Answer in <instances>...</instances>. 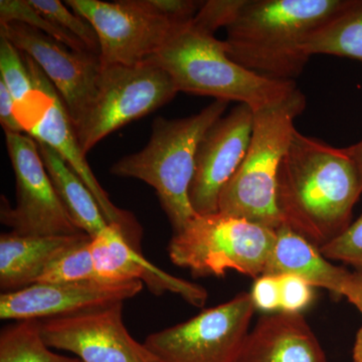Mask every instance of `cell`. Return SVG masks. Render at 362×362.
<instances>
[{
    "label": "cell",
    "instance_id": "d4e9b609",
    "mask_svg": "<svg viewBox=\"0 0 362 362\" xmlns=\"http://www.w3.org/2000/svg\"><path fill=\"white\" fill-rule=\"evenodd\" d=\"M42 16L77 37L92 54H100V42L95 28L89 21L70 11L58 0H28Z\"/></svg>",
    "mask_w": 362,
    "mask_h": 362
},
{
    "label": "cell",
    "instance_id": "4316f807",
    "mask_svg": "<svg viewBox=\"0 0 362 362\" xmlns=\"http://www.w3.org/2000/svg\"><path fill=\"white\" fill-rule=\"evenodd\" d=\"M326 259L362 268V214L349 228L334 240L320 247Z\"/></svg>",
    "mask_w": 362,
    "mask_h": 362
},
{
    "label": "cell",
    "instance_id": "8992f818",
    "mask_svg": "<svg viewBox=\"0 0 362 362\" xmlns=\"http://www.w3.org/2000/svg\"><path fill=\"white\" fill-rule=\"evenodd\" d=\"M276 230L223 213L197 214L173 233L168 256L194 277H223L235 271L252 278L266 272Z\"/></svg>",
    "mask_w": 362,
    "mask_h": 362
},
{
    "label": "cell",
    "instance_id": "9c48e42d",
    "mask_svg": "<svg viewBox=\"0 0 362 362\" xmlns=\"http://www.w3.org/2000/svg\"><path fill=\"white\" fill-rule=\"evenodd\" d=\"M255 309L251 293H240L143 343L158 362H235Z\"/></svg>",
    "mask_w": 362,
    "mask_h": 362
},
{
    "label": "cell",
    "instance_id": "7a4b0ae2",
    "mask_svg": "<svg viewBox=\"0 0 362 362\" xmlns=\"http://www.w3.org/2000/svg\"><path fill=\"white\" fill-rule=\"evenodd\" d=\"M352 0H246L226 30V52L262 77L295 82L310 57L312 35L339 16Z\"/></svg>",
    "mask_w": 362,
    "mask_h": 362
},
{
    "label": "cell",
    "instance_id": "30bf717a",
    "mask_svg": "<svg viewBox=\"0 0 362 362\" xmlns=\"http://www.w3.org/2000/svg\"><path fill=\"white\" fill-rule=\"evenodd\" d=\"M66 4L96 30L103 66L144 64L180 25L156 13L148 0H68Z\"/></svg>",
    "mask_w": 362,
    "mask_h": 362
},
{
    "label": "cell",
    "instance_id": "6da1fadb",
    "mask_svg": "<svg viewBox=\"0 0 362 362\" xmlns=\"http://www.w3.org/2000/svg\"><path fill=\"white\" fill-rule=\"evenodd\" d=\"M361 194V175L347 147L295 130L276 190L284 225L320 249L349 228Z\"/></svg>",
    "mask_w": 362,
    "mask_h": 362
},
{
    "label": "cell",
    "instance_id": "cb8c5ba5",
    "mask_svg": "<svg viewBox=\"0 0 362 362\" xmlns=\"http://www.w3.org/2000/svg\"><path fill=\"white\" fill-rule=\"evenodd\" d=\"M9 23H20L35 28L70 47L73 51L90 52L80 40L42 16L28 0L0 1V25Z\"/></svg>",
    "mask_w": 362,
    "mask_h": 362
},
{
    "label": "cell",
    "instance_id": "d6a6232c",
    "mask_svg": "<svg viewBox=\"0 0 362 362\" xmlns=\"http://www.w3.org/2000/svg\"><path fill=\"white\" fill-rule=\"evenodd\" d=\"M343 297L346 298L362 315V268L350 272L349 280L343 290Z\"/></svg>",
    "mask_w": 362,
    "mask_h": 362
},
{
    "label": "cell",
    "instance_id": "484cf974",
    "mask_svg": "<svg viewBox=\"0 0 362 362\" xmlns=\"http://www.w3.org/2000/svg\"><path fill=\"white\" fill-rule=\"evenodd\" d=\"M0 81L6 86L13 97L14 103H20L35 90L32 78L20 49L7 37L0 35Z\"/></svg>",
    "mask_w": 362,
    "mask_h": 362
},
{
    "label": "cell",
    "instance_id": "e0dca14e",
    "mask_svg": "<svg viewBox=\"0 0 362 362\" xmlns=\"http://www.w3.org/2000/svg\"><path fill=\"white\" fill-rule=\"evenodd\" d=\"M235 362H327L315 333L301 314L261 317Z\"/></svg>",
    "mask_w": 362,
    "mask_h": 362
},
{
    "label": "cell",
    "instance_id": "83f0119b",
    "mask_svg": "<svg viewBox=\"0 0 362 362\" xmlns=\"http://www.w3.org/2000/svg\"><path fill=\"white\" fill-rule=\"evenodd\" d=\"M246 0H209L202 2L199 13L192 20V25L214 35L218 28H228L242 11Z\"/></svg>",
    "mask_w": 362,
    "mask_h": 362
},
{
    "label": "cell",
    "instance_id": "f1b7e54d",
    "mask_svg": "<svg viewBox=\"0 0 362 362\" xmlns=\"http://www.w3.org/2000/svg\"><path fill=\"white\" fill-rule=\"evenodd\" d=\"M281 309L288 314H301L314 297L313 287L303 279L294 275H281Z\"/></svg>",
    "mask_w": 362,
    "mask_h": 362
},
{
    "label": "cell",
    "instance_id": "5b68a950",
    "mask_svg": "<svg viewBox=\"0 0 362 362\" xmlns=\"http://www.w3.org/2000/svg\"><path fill=\"white\" fill-rule=\"evenodd\" d=\"M306 108L299 89L254 112L251 141L244 160L225 187L218 211L277 230L284 225L276 201L281 162L294 134L295 120Z\"/></svg>",
    "mask_w": 362,
    "mask_h": 362
},
{
    "label": "cell",
    "instance_id": "2e32d148",
    "mask_svg": "<svg viewBox=\"0 0 362 362\" xmlns=\"http://www.w3.org/2000/svg\"><path fill=\"white\" fill-rule=\"evenodd\" d=\"M90 250L97 278L101 282L118 284L140 281L156 296L170 292L197 308L206 305L209 295L202 286L175 277L150 263L142 252L131 246L120 225L108 223L90 240Z\"/></svg>",
    "mask_w": 362,
    "mask_h": 362
},
{
    "label": "cell",
    "instance_id": "5bb4252c",
    "mask_svg": "<svg viewBox=\"0 0 362 362\" xmlns=\"http://www.w3.org/2000/svg\"><path fill=\"white\" fill-rule=\"evenodd\" d=\"M252 125L254 110L239 104L207 130L197 149L189 188V201L195 214L218 213L221 190L244 160Z\"/></svg>",
    "mask_w": 362,
    "mask_h": 362
},
{
    "label": "cell",
    "instance_id": "52a82bcc",
    "mask_svg": "<svg viewBox=\"0 0 362 362\" xmlns=\"http://www.w3.org/2000/svg\"><path fill=\"white\" fill-rule=\"evenodd\" d=\"M21 54L35 86L33 92L25 99L14 104V114L23 132L32 136L35 141L51 147L66 161L94 195L108 223L122 226L131 246L142 252L141 226L132 214L119 209L112 202L90 168L58 90L30 57L23 52Z\"/></svg>",
    "mask_w": 362,
    "mask_h": 362
},
{
    "label": "cell",
    "instance_id": "277c9868",
    "mask_svg": "<svg viewBox=\"0 0 362 362\" xmlns=\"http://www.w3.org/2000/svg\"><path fill=\"white\" fill-rule=\"evenodd\" d=\"M228 102L216 101L195 115L152 124L148 143L140 151L124 156L110 169L119 177L135 178L156 189L173 233L180 232L197 214L189 201L195 157L207 130L221 118Z\"/></svg>",
    "mask_w": 362,
    "mask_h": 362
},
{
    "label": "cell",
    "instance_id": "1f68e13d",
    "mask_svg": "<svg viewBox=\"0 0 362 362\" xmlns=\"http://www.w3.org/2000/svg\"><path fill=\"white\" fill-rule=\"evenodd\" d=\"M0 123L4 133H25L14 114L13 97L1 81H0Z\"/></svg>",
    "mask_w": 362,
    "mask_h": 362
},
{
    "label": "cell",
    "instance_id": "603a6c76",
    "mask_svg": "<svg viewBox=\"0 0 362 362\" xmlns=\"http://www.w3.org/2000/svg\"><path fill=\"white\" fill-rule=\"evenodd\" d=\"M89 235L57 257L35 284H71L98 280ZM101 282V281H100Z\"/></svg>",
    "mask_w": 362,
    "mask_h": 362
},
{
    "label": "cell",
    "instance_id": "7c38bea8",
    "mask_svg": "<svg viewBox=\"0 0 362 362\" xmlns=\"http://www.w3.org/2000/svg\"><path fill=\"white\" fill-rule=\"evenodd\" d=\"M123 304L40 321L47 346L75 354L81 362H158L131 337L123 322Z\"/></svg>",
    "mask_w": 362,
    "mask_h": 362
},
{
    "label": "cell",
    "instance_id": "4dcf8cb0",
    "mask_svg": "<svg viewBox=\"0 0 362 362\" xmlns=\"http://www.w3.org/2000/svg\"><path fill=\"white\" fill-rule=\"evenodd\" d=\"M152 8L176 23H187L199 13L204 1L194 0H148Z\"/></svg>",
    "mask_w": 362,
    "mask_h": 362
},
{
    "label": "cell",
    "instance_id": "3957f363",
    "mask_svg": "<svg viewBox=\"0 0 362 362\" xmlns=\"http://www.w3.org/2000/svg\"><path fill=\"white\" fill-rule=\"evenodd\" d=\"M146 62L165 71L178 93L238 102L254 112L297 89L295 82L271 80L240 66L228 57L225 40L194 28L192 21L176 26Z\"/></svg>",
    "mask_w": 362,
    "mask_h": 362
},
{
    "label": "cell",
    "instance_id": "ba28073f",
    "mask_svg": "<svg viewBox=\"0 0 362 362\" xmlns=\"http://www.w3.org/2000/svg\"><path fill=\"white\" fill-rule=\"evenodd\" d=\"M97 89L89 111L75 127L86 154L114 131L156 111L178 93L168 74L147 62L101 66Z\"/></svg>",
    "mask_w": 362,
    "mask_h": 362
},
{
    "label": "cell",
    "instance_id": "44dd1931",
    "mask_svg": "<svg viewBox=\"0 0 362 362\" xmlns=\"http://www.w3.org/2000/svg\"><path fill=\"white\" fill-rule=\"evenodd\" d=\"M305 52L310 58L314 54H327L362 64V0H352L339 16L317 30Z\"/></svg>",
    "mask_w": 362,
    "mask_h": 362
},
{
    "label": "cell",
    "instance_id": "e575fe53",
    "mask_svg": "<svg viewBox=\"0 0 362 362\" xmlns=\"http://www.w3.org/2000/svg\"><path fill=\"white\" fill-rule=\"evenodd\" d=\"M352 357H354V362H362V326L356 334Z\"/></svg>",
    "mask_w": 362,
    "mask_h": 362
},
{
    "label": "cell",
    "instance_id": "ffe728a7",
    "mask_svg": "<svg viewBox=\"0 0 362 362\" xmlns=\"http://www.w3.org/2000/svg\"><path fill=\"white\" fill-rule=\"evenodd\" d=\"M54 190L71 220L93 239L108 226L101 207L84 181L51 147L37 141Z\"/></svg>",
    "mask_w": 362,
    "mask_h": 362
},
{
    "label": "cell",
    "instance_id": "4fadbf2b",
    "mask_svg": "<svg viewBox=\"0 0 362 362\" xmlns=\"http://www.w3.org/2000/svg\"><path fill=\"white\" fill-rule=\"evenodd\" d=\"M0 35L42 69L58 90L74 127L78 126L97 95L101 71L99 56L73 51L44 33L20 23L0 25Z\"/></svg>",
    "mask_w": 362,
    "mask_h": 362
},
{
    "label": "cell",
    "instance_id": "836d02e7",
    "mask_svg": "<svg viewBox=\"0 0 362 362\" xmlns=\"http://www.w3.org/2000/svg\"><path fill=\"white\" fill-rule=\"evenodd\" d=\"M347 149H349V153L351 154L354 161H356L362 181V139L356 144L347 147Z\"/></svg>",
    "mask_w": 362,
    "mask_h": 362
},
{
    "label": "cell",
    "instance_id": "f546056e",
    "mask_svg": "<svg viewBox=\"0 0 362 362\" xmlns=\"http://www.w3.org/2000/svg\"><path fill=\"white\" fill-rule=\"evenodd\" d=\"M255 308L265 312L281 309L280 277L264 274L255 281L251 292Z\"/></svg>",
    "mask_w": 362,
    "mask_h": 362
},
{
    "label": "cell",
    "instance_id": "d6986e66",
    "mask_svg": "<svg viewBox=\"0 0 362 362\" xmlns=\"http://www.w3.org/2000/svg\"><path fill=\"white\" fill-rule=\"evenodd\" d=\"M265 274L297 276L313 288H322L341 298L350 272L329 263L318 247L283 225L276 230Z\"/></svg>",
    "mask_w": 362,
    "mask_h": 362
},
{
    "label": "cell",
    "instance_id": "ac0fdd59",
    "mask_svg": "<svg viewBox=\"0 0 362 362\" xmlns=\"http://www.w3.org/2000/svg\"><path fill=\"white\" fill-rule=\"evenodd\" d=\"M23 235L14 232L0 235V288L4 293L35 284L42 272L57 257L87 237Z\"/></svg>",
    "mask_w": 362,
    "mask_h": 362
},
{
    "label": "cell",
    "instance_id": "9a60e30c",
    "mask_svg": "<svg viewBox=\"0 0 362 362\" xmlns=\"http://www.w3.org/2000/svg\"><path fill=\"white\" fill-rule=\"evenodd\" d=\"M140 281L111 283L90 281L71 284H33L0 296L1 320H45L78 315L124 303L139 294Z\"/></svg>",
    "mask_w": 362,
    "mask_h": 362
},
{
    "label": "cell",
    "instance_id": "7402d4cb",
    "mask_svg": "<svg viewBox=\"0 0 362 362\" xmlns=\"http://www.w3.org/2000/svg\"><path fill=\"white\" fill-rule=\"evenodd\" d=\"M52 349L42 337L40 320L16 321L0 333V362H81Z\"/></svg>",
    "mask_w": 362,
    "mask_h": 362
},
{
    "label": "cell",
    "instance_id": "8fae6325",
    "mask_svg": "<svg viewBox=\"0 0 362 362\" xmlns=\"http://www.w3.org/2000/svg\"><path fill=\"white\" fill-rule=\"evenodd\" d=\"M6 142L16 175V204L11 207L6 197H1V223L11 228V232L23 235L84 233L59 199L37 141L26 133H6Z\"/></svg>",
    "mask_w": 362,
    "mask_h": 362
}]
</instances>
